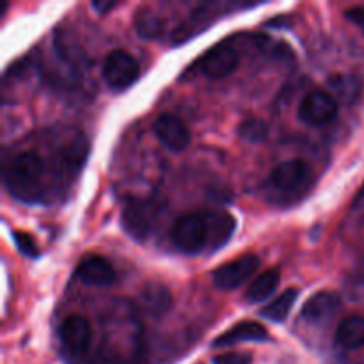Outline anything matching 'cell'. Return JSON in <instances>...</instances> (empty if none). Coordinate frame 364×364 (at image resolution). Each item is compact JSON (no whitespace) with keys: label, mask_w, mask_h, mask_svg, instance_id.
Segmentation results:
<instances>
[{"label":"cell","mask_w":364,"mask_h":364,"mask_svg":"<svg viewBox=\"0 0 364 364\" xmlns=\"http://www.w3.org/2000/svg\"><path fill=\"white\" fill-rule=\"evenodd\" d=\"M45 162L36 151L16 153L4 169V183L11 196L20 201L34 203L43 198Z\"/></svg>","instance_id":"cell-2"},{"label":"cell","mask_w":364,"mask_h":364,"mask_svg":"<svg viewBox=\"0 0 364 364\" xmlns=\"http://www.w3.org/2000/svg\"><path fill=\"white\" fill-rule=\"evenodd\" d=\"M59 338L63 347L70 354L82 355L87 352L92 340V327L89 320L82 315H71L64 318L59 327Z\"/></svg>","instance_id":"cell-9"},{"label":"cell","mask_w":364,"mask_h":364,"mask_svg":"<svg viewBox=\"0 0 364 364\" xmlns=\"http://www.w3.org/2000/svg\"><path fill=\"white\" fill-rule=\"evenodd\" d=\"M309 178V167L308 164L302 160L294 159L288 162L279 164L276 169L272 171L269 178V183L272 188L279 192H295L299 187L306 183Z\"/></svg>","instance_id":"cell-12"},{"label":"cell","mask_w":364,"mask_h":364,"mask_svg":"<svg viewBox=\"0 0 364 364\" xmlns=\"http://www.w3.org/2000/svg\"><path fill=\"white\" fill-rule=\"evenodd\" d=\"M338 116V102L329 95V91L308 92L299 105V119L309 127H323Z\"/></svg>","instance_id":"cell-5"},{"label":"cell","mask_w":364,"mask_h":364,"mask_svg":"<svg viewBox=\"0 0 364 364\" xmlns=\"http://www.w3.org/2000/svg\"><path fill=\"white\" fill-rule=\"evenodd\" d=\"M164 205L159 199H130L121 213V224L134 240L146 242L162 217Z\"/></svg>","instance_id":"cell-3"},{"label":"cell","mask_w":364,"mask_h":364,"mask_svg":"<svg viewBox=\"0 0 364 364\" xmlns=\"http://www.w3.org/2000/svg\"><path fill=\"white\" fill-rule=\"evenodd\" d=\"M238 137L244 139L249 144H259L269 137V124L258 117L242 121L240 127H238Z\"/></svg>","instance_id":"cell-21"},{"label":"cell","mask_w":364,"mask_h":364,"mask_svg":"<svg viewBox=\"0 0 364 364\" xmlns=\"http://www.w3.org/2000/svg\"><path fill=\"white\" fill-rule=\"evenodd\" d=\"M240 64V55L228 41L210 48L198 63L199 71L210 80H223L230 77Z\"/></svg>","instance_id":"cell-6"},{"label":"cell","mask_w":364,"mask_h":364,"mask_svg":"<svg viewBox=\"0 0 364 364\" xmlns=\"http://www.w3.org/2000/svg\"><path fill=\"white\" fill-rule=\"evenodd\" d=\"M269 340V333H267L265 327L258 322H252V320H245V322L237 323L233 326V329H230L228 333L220 334L215 341H213V347L215 348H224L231 347V345L244 343V341H265Z\"/></svg>","instance_id":"cell-15"},{"label":"cell","mask_w":364,"mask_h":364,"mask_svg":"<svg viewBox=\"0 0 364 364\" xmlns=\"http://www.w3.org/2000/svg\"><path fill=\"white\" fill-rule=\"evenodd\" d=\"M327 89L336 102L352 105L363 92V78L355 73H333L327 78Z\"/></svg>","instance_id":"cell-14"},{"label":"cell","mask_w":364,"mask_h":364,"mask_svg":"<svg viewBox=\"0 0 364 364\" xmlns=\"http://www.w3.org/2000/svg\"><path fill=\"white\" fill-rule=\"evenodd\" d=\"M141 308L149 316H164L173 308V295L164 284L151 283L141 291Z\"/></svg>","instance_id":"cell-16"},{"label":"cell","mask_w":364,"mask_h":364,"mask_svg":"<svg viewBox=\"0 0 364 364\" xmlns=\"http://www.w3.org/2000/svg\"><path fill=\"white\" fill-rule=\"evenodd\" d=\"M281 283V274L277 269H270L262 272L259 276H256V279H252V283L249 284L247 290H245L244 299L249 304H256V302H262L265 299H269L274 291L277 290Z\"/></svg>","instance_id":"cell-18"},{"label":"cell","mask_w":364,"mask_h":364,"mask_svg":"<svg viewBox=\"0 0 364 364\" xmlns=\"http://www.w3.org/2000/svg\"><path fill=\"white\" fill-rule=\"evenodd\" d=\"M213 364H252V358L245 352H224L213 358Z\"/></svg>","instance_id":"cell-23"},{"label":"cell","mask_w":364,"mask_h":364,"mask_svg":"<svg viewBox=\"0 0 364 364\" xmlns=\"http://www.w3.org/2000/svg\"><path fill=\"white\" fill-rule=\"evenodd\" d=\"M334 338L336 343L347 350H358L364 347V316L352 315L341 320Z\"/></svg>","instance_id":"cell-17"},{"label":"cell","mask_w":364,"mask_h":364,"mask_svg":"<svg viewBox=\"0 0 364 364\" xmlns=\"http://www.w3.org/2000/svg\"><path fill=\"white\" fill-rule=\"evenodd\" d=\"M102 75L112 89H127L141 77V68L128 52L114 50L103 60Z\"/></svg>","instance_id":"cell-4"},{"label":"cell","mask_w":364,"mask_h":364,"mask_svg":"<svg viewBox=\"0 0 364 364\" xmlns=\"http://www.w3.org/2000/svg\"><path fill=\"white\" fill-rule=\"evenodd\" d=\"M259 258L256 255H244L240 258L233 259V262L226 263V265L219 267L213 274V284L219 290H237L247 279H251L259 269Z\"/></svg>","instance_id":"cell-7"},{"label":"cell","mask_w":364,"mask_h":364,"mask_svg":"<svg viewBox=\"0 0 364 364\" xmlns=\"http://www.w3.org/2000/svg\"><path fill=\"white\" fill-rule=\"evenodd\" d=\"M341 308V299L336 291L322 290L304 302L301 309V318L313 326H323L329 323L338 315Z\"/></svg>","instance_id":"cell-10"},{"label":"cell","mask_w":364,"mask_h":364,"mask_svg":"<svg viewBox=\"0 0 364 364\" xmlns=\"http://www.w3.org/2000/svg\"><path fill=\"white\" fill-rule=\"evenodd\" d=\"M13 238L21 255L27 256V258H38L39 249L36 245V240L32 238V235L25 233V231H13Z\"/></svg>","instance_id":"cell-22"},{"label":"cell","mask_w":364,"mask_h":364,"mask_svg":"<svg viewBox=\"0 0 364 364\" xmlns=\"http://www.w3.org/2000/svg\"><path fill=\"white\" fill-rule=\"evenodd\" d=\"M91 6L92 9L98 11L100 14H107L109 11H112L114 7H117V2H103V0H100V2H92Z\"/></svg>","instance_id":"cell-25"},{"label":"cell","mask_w":364,"mask_h":364,"mask_svg":"<svg viewBox=\"0 0 364 364\" xmlns=\"http://www.w3.org/2000/svg\"><path fill=\"white\" fill-rule=\"evenodd\" d=\"M237 230V219L228 212H196L180 217L173 224L171 240L181 255L212 252L230 242Z\"/></svg>","instance_id":"cell-1"},{"label":"cell","mask_w":364,"mask_h":364,"mask_svg":"<svg viewBox=\"0 0 364 364\" xmlns=\"http://www.w3.org/2000/svg\"><path fill=\"white\" fill-rule=\"evenodd\" d=\"M345 18H347L350 23L358 25L361 31H364V6L348 7V9L345 11Z\"/></svg>","instance_id":"cell-24"},{"label":"cell","mask_w":364,"mask_h":364,"mask_svg":"<svg viewBox=\"0 0 364 364\" xmlns=\"http://www.w3.org/2000/svg\"><path fill=\"white\" fill-rule=\"evenodd\" d=\"M155 135L160 144L173 153L185 151L192 139L187 124L173 114H162L155 121Z\"/></svg>","instance_id":"cell-11"},{"label":"cell","mask_w":364,"mask_h":364,"mask_svg":"<svg viewBox=\"0 0 364 364\" xmlns=\"http://www.w3.org/2000/svg\"><path fill=\"white\" fill-rule=\"evenodd\" d=\"M135 32L142 39H159L164 32L162 18L151 9H139L135 14Z\"/></svg>","instance_id":"cell-20"},{"label":"cell","mask_w":364,"mask_h":364,"mask_svg":"<svg viewBox=\"0 0 364 364\" xmlns=\"http://www.w3.org/2000/svg\"><path fill=\"white\" fill-rule=\"evenodd\" d=\"M230 4H201V6L196 7L191 13L188 21H185L183 25L176 28L173 36L174 45H183L188 39H192L194 36H198L199 32L206 31L210 27L212 21H215V14H224L226 11H230Z\"/></svg>","instance_id":"cell-8"},{"label":"cell","mask_w":364,"mask_h":364,"mask_svg":"<svg viewBox=\"0 0 364 364\" xmlns=\"http://www.w3.org/2000/svg\"><path fill=\"white\" fill-rule=\"evenodd\" d=\"M297 297H299L297 288H288V290H284L279 297L274 299L272 302H269L265 308H262L259 315H262L263 318L270 320V322L283 323L284 320L288 318V315H290Z\"/></svg>","instance_id":"cell-19"},{"label":"cell","mask_w":364,"mask_h":364,"mask_svg":"<svg viewBox=\"0 0 364 364\" xmlns=\"http://www.w3.org/2000/svg\"><path fill=\"white\" fill-rule=\"evenodd\" d=\"M78 279L89 287H109L116 279L112 263L103 256H87L82 259L75 270Z\"/></svg>","instance_id":"cell-13"}]
</instances>
